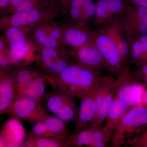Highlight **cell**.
Instances as JSON below:
<instances>
[{
	"mask_svg": "<svg viewBox=\"0 0 147 147\" xmlns=\"http://www.w3.org/2000/svg\"><path fill=\"white\" fill-rule=\"evenodd\" d=\"M100 77L93 70L73 62L55 79L53 90L81 99L94 90Z\"/></svg>",
	"mask_w": 147,
	"mask_h": 147,
	"instance_id": "6da1fadb",
	"label": "cell"
},
{
	"mask_svg": "<svg viewBox=\"0 0 147 147\" xmlns=\"http://www.w3.org/2000/svg\"><path fill=\"white\" fill-rule=\"evenodd\" d=\"M36 62L40 72L45 76L53 89L55 79L72 63L75 53L65 47L38 48Z\"/></svg>",
	"mask_w": 147,
	"mask_h": 147,
	"instance_id": "7a4b0ae2",
	"label": "cell"
},
{
	"mask_svg": "<svg viewBox=\"0 0 147 147\" xmlns=\"http://www.w3.org/2000/svg\"><path fill=\"white\" fill-rule=\"evenodd\" d=\"M63 12L62 9L55 6L18 11L3 18L1 21V28L3 29L10 27L33 28L43 22L55 20Z\"/></svg>",
	"mask_w": 147,
	"mask_h": 147,
	"instance_id": "3957f363",
	"label": "cell"
},
{
	"mask_svg": "<svg viewBox=\"0 0 147 147\" xmlns=\"http://www.w3.org/2000/svg\"><path fill=\"white\" fill-rule=\"evenodd\" d=\"M73 97L60 90L45 93L42 102L45 108L54 116L68 123L75 122L79 108Z\"/></svg>",
	"mask_w": 147,
	"mask_h": 147,
	"instance_id": "277c9868",
	"label": "cell"
},
{
	"mask_svg": "<svg viewBox=\"0 0 147 147\" xmlns=\"http://www.w3.org/2000/svg\"><path fill=\"white\" fill-rule=\"evenodd\" d=\"M147 125V107L135 105L127 111L112 135L111 141L115 147L125 144V139Z\"/></svg>",
	"mask_w": 147,
	"mask_h": 147,
	"instance_id": "5b68a950",
	"label": "cell"
},
{
	"mask_svg": "<svg viewBox=\"0 0 147 147\" xmlns=\"http://www.w3.org/2000/svg\"><path fill=\"white\" fill-rule=\"evenodd\" d=\"M116 18L127 40L147 35V7L129 4L123 13Z\"/></svg>",
	"mask_w": 147,
	"mask_h": 147,
	"instance_id": "8992f818",
	"label": "cell"
},
{
	"mask_svg": "<svg viewBox=\"0 0 147 147\" xmlns=\"http://www.w3.org/2000/svg\"><path fill=\"white\" fill-rule=\"evenodd\" d=\"M119 74L116 79L115 96L130 108L142 105L145 87L136 84L133 72L128 66H125Z\"/></svg>",
	"mask_w": 147,
	"mask_h": 147,
	"instance_id": "52a82bcc",
	"label": "cell"
},
{
	"mask_svg": "<svg viewBox=\"0 0 147 147\" xmlns=\"http://www.w3.org/2000/svg\"><path fill=\"white\" fill-rule=\"evenodd\" d=\"M4 114L28 121L33 125L50 115L42 102L25 96L17 98Z\"/></svg>",
	"mask_w": 147,
	"mask_h": 147,
	"instance_id": "ba28073f",
	"label": "cell"
},
{
	"mask_svg": "<svg viewBox=\"0 0 147 147\" xmlns=\"http://www.w3.org/2000/svg\"><path fill=\"white\" fill-rule=\"evenodd\" d=\"M93 40L104 58L107 69L113 73H119L125 66L105 25L94 31Z\"/></svg>",
	"mask_w": 147,
	"mask_h": 147,
	"instance_id": "9c48e42d",
	"label": "cell"
},
{
	"mask_svg": "<svg viewBox=\"0 0 147 147\" xmlns=\"http://www.w3.org/2000/svg\"><path fill=\"white\" fill-rule=\"evenodd\" d=\"M55 21L43 22L33 28L31 40L38 48L65 47L61 24Z\"/></svg>",
	"mask_w": 147,
	"mask_h": 147,
	"instance_id": "30bf717a",
	"label": "cell"
},
{
	"mask_svg": "<svg viewBox=\"0 0 147 147\" xmlns=\"http://www.w3.org/2000/svg\"><path fill=\"white\" fill-rule=\"evenodd\" d=\"M19 88L15 70L1 69L0 73V115L4 113L19 97Z\"/></svg>",
	"mask_w": 147,
	"mask_h": 147,
	"instance_id": "8fae6325",
	"label": "cell"
},
{
	"mask_svg": "<svg viewBox=\"0 0 147 147\" xmlns=\"http://www.w3.org/2000/svg\"><path fill=\"white\" fill-rule=\"evenodd\" d=\"M65 46L76 50L93 40L94 31L91 30L87 23L76 22L73 24H61Z\"/></svg>",
	"mask_w": 147,
	"mask_h": 147,
	"instance_id": "7c38bea8",
	"label": "cell"
},
{
	"mask_svg": "<svg viewBox=\"0 0 147 147\" xmlns=\"http://www.w3.org/2000/svg\"><path fill=\"white\" fill-rule=\"evenodd\" d=\"M26 136L25 129L20 119L11 116L1 128L0 147H21Z\"/></svg>",
	"mask_w": 147,
	"mask_h": 147,
	"instance_id": "4fadbf2b",
	"label": "cell"
},
{
	"mask_svg": "<svg viewBox=\"0 0 147 147\" xmlns=\"http://www.w3.org/2000/svg\"><path fill=\"white\" fill-rule=\"evenodd\" d=\"M75 51L76 61L82 65L93 70L99 75L103 69H107L104 58L93 40Z\"/></svg>",
	"mask_w": 147,
	"mask_h": 147,
	"instance_id": "5bb4252c",
	"label": "cell"
},
{
	"mask_svg": "<svg viewBox=\"0 0 147 147\" xmlns=\"http://www.w3.org/2000/svg\"><path fill=\"white\" fill-rule=\"evenodd\" d=\"M96 4L95 22L100 26L123 13L129 2V0H98Z\"/></svg>",
	"mask_w": 147,
	"mask_h": 147,
	"instance_id": "9a60e30c",
	"label": "cell"
},
{
	"mask_svg": "<svg viewBox=\"0 0 147 147\" xmlns=\"http://www.w3.org/2000/svg\"><path fill=\"white\" fill-rule=\"evenodd\" d=\"M96 88L89 94L81 99L78 116L74 122L73 133L90 128L93 123L97 113L95 98Z\"/></svg>",
	"mask_w": 147,
	"mask_h": 147,
	"instance_id": "2e32d148",
	"label": "cell"
},
{
	"mask_svg": "<svg viewBox=\"0 0 147 147\" xmlns=\"http://www.w3.org/2000/svg\"><path fill=\"white\" fill-rule=\"evenodd\" d=\"M130 108L115 96L108 114L106 123L102 128L105 142L108 143L116 128Z\"/></svg>",
	"mask_w": 147,
	"mask_h": 147,
	"instance_id": "e0dca14e",
	"label": "cell"
},
{
	"mask_svg": "<svg viewBox=\"0 0 147 147\" xmlns=\"http://www.w3.org/2000/svg\"><path fill=\"white\" fill-rule=\"evenodd\" d=\"M105 26L113 38L122 61L125 66L129 58H131V49L129 42L123 38V32L117 24L116 17L109 21Z\"/></svg>",
	"mask_w": 147,
	"mask_h": 147,
	"instance_id": "ac0fdd59",
	"label": "cell"
},
{
	"mask_svg": "<svg viewBox=\"0 0 147 147\" xmlns=\"http://www.w3.org/2000/svg\"><path fill=\"white\" fill-rule=\"evenodd\" d=\"M96 4L93 0H71L68 12L71 19L76 22L87 23L94 17Z\"/></svg>",
	"mask_w": 147,
	"mask_h": 147,
	"instance_id": "d6986e66",
	"label": "cell"
},
{
	"mask_svg": "<svg viewBox=\"0 0 147 147\" xmlns=\"http://www.w3.org/2000/svg\"><path fill=\"white\" fill-rule=\"evenodd\" d=\"M30 40L28 43L18 50H11L7 51L9 57L10 59L11 65L21 67L28 66L29 64L36 61L37 54L36 51L38 50Z\"/></svg>",
	"mask_w": 147,
	"mask_h": 147,
	"instance_id": "ffe728a7",
	"label": "cell"
},
{
	"mask_svg": "<svg viewBox=\"0 0 147 147\" xmlns=\"http://www.w3.org/2000/svg\"><path fill=\"white\" fill-rule=\"evenodd\" d=\"M33 28L16 27H9L5 30L4 39L11 50H19L30 41L27 35Z\"/></svg>",
	"mask_w": 147,
	"mask_h": 147,
	"instance_id": "44dd1931",
	"label": "cell"
},
{
	"mask_svg": "<svg viewBox=\"0 0 147 147\" xmlns=\"http://www.w3.org/2000/svg\"><path fill=\"white\" fill-rule=\"evenodd\" d=\"M131 49V63L139 67L147 62V35L128 40Z\"/></svg>",
	"mask_w": 147,
	"mask_h": 147,
	"instance_id": "7402d4cb",
	"label": "cell"
},
{
	"mask_svg": "<svg viewBox=\"0 0 147 147\" xmlns=\"http://www.w3.org/2000/svg\"><path fill=\"white\" fill-rule=\"evenodd\" d=\"M52 6L57 7L52 0H10L9 6L3 13L11 15L22 11Z\"/></svg>",
	"mask_w": 147,
	"mask_h": 147,
	"instance_id": "603a6c76",
	"label": "cell"
},
{
	"mask_svg": "<svg viewBox=\"0 0 147 147\" xmlns=\"http://www.w3.org/2000/svg\"><path fill=\"white\" fill-rule=\"evenodd\" d=\"M46 82H47V79L40 72L29 84L22 96L42 102V97L45 93Z\"/></svg>",
	"mask_w": 147,
	"mask_h": 147,
	"instance_id": "cb8c5ba5",
	"label": "cell"
},
{
	"mask_svg": "<svg viewBox=\"0 0 147 147\" xmlns=\"http://www.w3.org/2000/svg\"><path fill=\"white\" fill-rule=\"evenodd\" d=\"M55 138L67 142L71 135L67 123L56 116L49 115L43 121Z\"/></svg>",
	"mask_w": 147,
	"mask_h": 147,
	"instance_id": "d4e9b609",
	"label": "cell"
},
{
	"mask_svg": "<svg viewBox=\"0 0 147 147\" xmlns=\"http://www.w3.org/2000/svg\"><path fill=\"white\" fill-rule=\"evenodd\" d=\"M94 140L95 129L88 128L71 134L67 144L68 147H90Z\"/></svg>",
	"mask_w": 147,
	"mask_h": 147,
	"instance_id": "484cf974",
	"label": "cell"
},
{
	"mask_svg": "<svg viewBox=\"0 0 147 147\" xmlns=\"http://www.w3.org/2000/svg\"><path fill=\"white\" fill-rule=\"evenodd\" d=\"M21 147H68L67 142L53 137H32L26 136Z\"/></svg>",
	"mask_w": 147,
	"mask_h": 147,
	"instance_id": "4316f807",
	"label": "cell"
},
{
	"mask_svg": "<svg viewBox=\"0 0 147 147\" xmlns=\"http://www.w3.org/2000/svg\"><path fill=\"white\" fill-rule=\"evenodd\" d=\"M14 70L19 88L20 97L22 96L25 90L32 80L40 72L34 70L28 66L21 67Z\"/></svg>",
	"mask_w": 147,
	"mask_h": 147,
	"instance_id": "83f0119b",
	"label": "cell"
},
{
	"mask_svg": "<svg viewBox=\"0 0 147 147\" xmlns=\"http://www.w3.org/2000/svg\"><path fill=\"white\" fill-rule=\"evenodd\" d=\"M27 135L29 137H32L55 138L43 121L38 122L34 124L31 131Z\"/></svg>",
	"mask_w": 147,
	"mask_h": 147,
	"instance_id": "f1b7e54d",
	"label": "cell"
},
{
	"mask_svg": "<svg viewBox=\"0 0 147 147\" xmlns=\"http://www.w3.org/2000/svg\"><path fill=\"white\" fill-rule=\"evenodd\" d=\"M125 144L131 147H147V129L139 136L129 139Z\"/></svg>",
	"mask_w": 147,
	"mask_h": 147,
	"instance_id": "f546056e",
	"label": "cell"
},
{
	"mask_svg": "<svg viewBox=\"0 0 147 147\" xmlns=\"http://www.w3.org/2000/svg\"><path fill=\"white\" fill-rule=\"evenodd\" d=\"M7 51L0 53V66L1 69L9 68L11 65L10 59L9 57Z\"/></svg>",
	"mask_w": 147,
	"mask_h": 147,
	"instance_id": "4dcf8cb0",
	"label": "cell"
},
{
	"mask_svg": "<svg viewBox=\"0 0 147 147\" xmlns=\"http://www.w3.org/2000/svg\"><path fill=\"white\" fill-rule=\"evenodd\" d=\"M54 3L58 7L63 11L68 12L71 0H52Z\"/></svg>",
	"mask_w": 147,
	"mask_h": 147,
	"instance_id": "1f68e13d",
	"label": "cell"
},
{
	"mask_svg": "<svg viewBox=\"0 0 147 147\" xmlns=\"http://www.w3.org/2000/svg\"><path fill=\"white\" fill-rule=\"evenodd\" d=\"M137 67L135 73H133L134 76L142 79L144 76H147V62Z\"/></svg>",
	"mask_w": 147,
	"mask_h": 147,
	"instance_id": "d6a6232c",
	"label": "cell"
},
{
	"mask_svg": "<svg viewBox=\"0 0 147 147\" xmlns=\"http://www.w3.org/2000/svg\"><path fill=\"white\" fill-rule=\"evenodd\" d=\"M10 0H0L1 11L3 13L10 4Z\"/></svg>",
	"mask_w": 147,
	"mask_h": 147,
	"instance_id": "836d02e7",
	"label": "cell"
},
{
	"mask_svg": "<svg viewBox=\"0 0 147 147\" xmlns=\"http://www.w3.org/2000/svg\"><path fill=\"white\" fill-rule=\"evenodd\" d=\"M131 4L141 6L147 8V0H129Z\"/></svg>",
	"mask_w": 147,
	"mask_h": 147,
	"instance_id": "e575fe53",
	"label": "cell"
},
{
	"mask_svg": "<svg viewBox=\"0 0 147 147\" xmlns=\"http://www.w3.org/2000/svg\"><path fill=\"white\" fill-rule=\"evenodd\" d=\"M108 143L104 141H95L92 143L90 147H103L106 146Z\"/></svg>",
	"mask_w": 147,
	"mask_h": 147,
	"instance_id": "d590c367",
	"label": "cell"
},
{
	"mask_svg": "<svg viewBox=\"0 0 147 147\" xmlns=\"http://www.w3.org/2000/svg\"><path fill=\"white\" fill-rule=\"evenodd\" d=\"M142 105L147 107V89H146L143 95Z\"/></svg>",
	"mask_w": 147,
	"mask_h": 147,
	"instance_id": "8d00e7d4",
	"label": "cell"
},
{
	"mask_svg": "<svg viewBox=\"0 0 147 147\" xmlns=\"http://www.w3.org/2000/svg\"><path fill=\"white\" fill-rule=\"evenodd\" d=\"M142 79L144 81L145 83H146L147 84V76L143 77V78H142Z\"/></svg>",
	"mask_w": 147,
	"mask_h": 147,
	"instance_id": "74e56055",
	"label": "cell"
}]
</instances>
